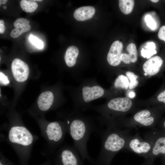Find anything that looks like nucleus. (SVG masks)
Masks as SVG:
<instances>
[{
  "mask_svg": "<svg viewBox=\"0 0 165 165\" xmlns=\"http://www.w3.org/2000/svg\"><path fill=\"white\" fill-rule=\"evenodd\" d=\"M98 132L101 140V148L93 165H111L117 153L125 149L131 135L130 130L106 127Z\"/></svg>",
  "mask_w": 165,
  "mask_h": 165,
  "instance_id": "nucleus-1",
  "label": "nucleus"
},
{
  "mask_svg": "<svg viewBox=\"0 0 165 165\" xmlns=\"http://www.w3.org/2000/svg\"><path fill=\"white\" fill-rule=\"evenodd\" d=\"M68 131L74 141V145L82 159L86 160L92 165L94 160L90 156L87 150V143L92 132L97 130L96 126L80 118L67 120Z\"/></svg>",
  "mask_w": 165,
  "mask_h": 165,
  "instance_id": "nucleus-2",
  "label": "nucleus"
},
{
  "mask_svg": "<svg viewBox=\"0 0 165 165\" xmlns=\"http://www.w3.org/2000/svg\"><path fill=\"white\" fill-rule=\"evenodd\" d=\"M144 138L152 143V149L147 159L154 161L158 157L165 155V132L155 127L144 134Z\"/></svg>",
  "mask_w": 165,
  "mask_h": 165,
  "instance_id": "nucleus-3",
  "label": "nucleus"
},
{
  "mask_svg": "<svg viewBox=\"0 0 165 165\" xmlns=\"http://www.w3.org/2000/svg\"><path fill=\"white\" fill-rule=\"evenodd\" d=\"M152 147V143L150 140L143 139L137 132L135 135H131L125 148L127 150L147 159Z\"/></svg>",
  "mask_w": 165,
  "mask_h": 165,
  "instance_id": "nucleus-4",
  "label": "nucleus"
},
{
  "mask_svg": "<svg viewBox=\"0 0 165 165\" xmlns=\"http://www.w3.org/2000/svg\"><path fill=\"white\" fill-rule=\"evenodd\" d=\"M76 148L73 146H65L57 153L55 165H85Z\"/></svg>",
  "mask_w": 165,
  "mask_h": 165,
  "instance_id": "nucleus-5",
  "label": "nucleus"
},
{
  "mask_svg": "<svg viewBox=\"0 0 165 165\" xmlns=\"http://www.w3.org/2000/svg\"><path fill=\"white\" fill-rule=\"evenodd\" d=\"M8 137L11 143L24 146L31 145L33 139L30 131L26 128L21 126L12 127L9 131Z\"/></svg>",
  "mask_w": 165,
  "mask_h": 165,
  "instance_id": "nucleus-6",
  "label": "nucleus"
},
{
  "mask_svg": "<svg viewBox=\"0 0 165 165\" xmlns=\"http://www.w3.org/2000/svg\"><path fill=\"white\" fill-rule=\"evenodd\" d=\"M67 131V126L55 121L48 124L46 128V133L49 140L56 146L61 142Z\"/></svg>",
  "mask_w": 165,
  "mask_h": 165,
  "instance_id": "nucleus-7",
  "label": "nucleus"
},
{
  "mask_svg": "<svg viewBox=\"0 0 165 165\" xmlns=\"http://www.w3.org/2000/svg\"><path fill=\"white\" fill-rule=\"evenodd\" d=\"M11 68L13 76L16 81L22 82L27 79L30 70L26 63L18 58H15L12 63Z\"/></svg>",
  "mask_w": 165,
  "mask_h": 165,
  "instance_id": "nucleus-8",
  "label": "nucleus"
},
{
  "mask_svg": "<svg viewBox=\"0 0 165 165\" xmlns=\"http://www.w3.org/2000/svg\"><path fill=\"white\" fill-rule=\"evenodd\" d=\"M132 105L131 101L127 97L113 99L107 104L109 109L114 112H128L131 108Z\"/></svg>",
  "mask_w": 165,
  "mask_h": 165,
  "instance_id": "nucleus-9",
  "label": "nucleus"
},
{
  "mask_svg": "<svg viewBox=\"0 0 165 165\" xmlns=\"http://www.w3.org/2000/svg\"><path fill=\"white\" fill-rule=\"evenodd\" d=\"M123 48V43L118 40L114 41L112 44L107 56V61L110 65L116 66L120 64Z\"/></svg>",
  "mask_w": 165,
  "mask_h": 165,
  "instance_id": "nucleus-10",
  "label": "nucleus"
},
{
  "mask_svg": "<svg viewBox=\"0 0 165 165\" xmlns=\"http://www.w3.org/2000/svg\"><path fill=\"white\" fill-rule=\"evenodd\" d=\"M163 61L158 56L150 58L143 66V69L148 75L152 76L157 74L160 71L163 65Z\"/></svg>",
  "mask_w": 165,
  "mask_h": 165,
  "instance_id": "nucleus-11",
  "label": "nucleus"
},
{
  "mask_svg": "<svg viewBox=\"0 0 165 165\" xmlns=\"http://www.w3.org/2000/svg\"><path fill=\"white\" fill-rule=\"evenodd\" d=\"M29 23V20L25 18H20L17 19L13 23L15 28L10 32L11 37L16 38L23 33L29 31L31 28Z\"/></svg>",
  "mask_w": 165,
  "mask_h": 165,
  "instance_id": "nucleus-12",
  "label": "nucleus"
},
{
  "mask_svg": "<svg viewBox=\"0 0 165 165\" xmlns=\"http://www.w3.org/2000/svg\"><path fill=\"white\" fill-rule=\"evenodd\" d=\"M83 98L86 102H88L102 97L104 91L101 86H95L91 87L84 86L82 89Z\"/></svg>",
  "mask_w": 165,
  "mask_h": 165,
  "instance_id": "nucleus-13",
  "label": "nucleus"
},
{
  "mask_svg": "<svg viewBox=\"0 0 165 165\" xmlns=\"http://www.w3.org/2000/svg\"><path fill=\"white\" fill-rule=\"evenodd\" d=\"M95 12V8L92 6H87L80 7L74 11V16L75 20L83 21L91 18Z\"/></svg>",
  "mask_w": 165,
  "mask_h": 165,
  "instance_id": "nucleus-14",
  "label": "nucleus"
},
{
  "mask_svg": "<svg viewBox=\"0 0 165 165\" xmlns=\"http://www.w3.org/2000/svg\"><path fill=\"white\" fill-rule=\"evenodd\" d=\"M54 96L50 91L41 93L37 100V104L39 109L42 111L47 110L50 108L53 101Z\"/></svg>",
  "mask_w": 165,
  "mask_h": 165,
  "instance_id": "nucleus-15",
  "label": "nucleus"
},
{
  "mask_svg": "<svg viewBox=\"0 0 165 165\" xmlns=\"http://www.w3.org/2000/svg\"><path fill=\"white\" fill-rule=\"evenodd\" d=\"M126 49L129 53H122L120 57L121 61L126 64L135 62L138 59V52L135 45L130 43L127 46Z\"/></svg>",
  "mask_w": 165,
  "mask_h": 165,
  "instance_id": "nucleus-16",
  "label": "nucleus"
},
{
  "mask_svg": "<svg viewBox=\"0 0 165 165\" xmlns=\"http://www.w3.org/2000/svg\"><path fill=\"white\" fill-rule=\"evenodd\" d=\"M79 54V50L76 46H71L67 49L64 55V60L67 65L72 67L75 64Z\"/></svg>",
  "mask_w": 165,
  "mask_h": 165,
  "instance_id": "nucleus-17",
  "label": "nucleus"
},
{
  "mask_svg": "<svg viewBox=\"0 0 165 165\" xmlns=\"http://www.w3.org/2000/svg\"><path fill=\"white\" fill-rule=\"evenodd\" d=\"M119 9L126 15L130 14L132 11L134 6L133 0H120L119 1Z\"/></svg>",
  "mask_w": 165,
  "mask_h": 165,
  "instance_id": "nucleus-18",
  "label": "nucleus"
},
{
  "mask_svg": "<svg viewBox=\"0 0 165 165\" xmlns=\"http://www.w3.org/2000/svg\"><path fill=\"white\" fill-rule=\"evenodd\" d=\"M22 9L28 13L34 12L38 7V4L34 0H22L20 2Z\"/></svg>",
  "mask_w": 165,
  "mask_h": 165,
  "instance_id": "nucleus-19",
  "label": "nucleus"
},
{
  "mask_svg": "<svg viewBox=\"0 0 165 165\" xmlns=\"http://www.w3.org/2000/svg\"><path fill=\"white\" fill-rule=\"evenodd\" d=\"M129 82L127 77L123 75H119L116 79L114 86L116 88L127 90L129 87Z\"/></svg>",
  "mask_w": 165,
  "mask_h": 165,
  "instance_id": "nucleus-20",
  "label": "nucleus"
},
{
  "mask_svg": "<svg viewBox=\"0 0 165 165\" xmlns=\"http://www.w3.org/2000/svg\"><path fill=\"white\" fill-rule=\"evenodd\" d=\"M127 77L130 81L129 87L130 89H133L136 87L138 84V81L137 80L138 76L134 73L130 71H127L126 73Z\"/></svg>",
  "mask_w": 165,
  "mask_h": 165,
  "instance_id": "nucleus-21",
  "label": "nucleus"
},
{
  "mask_svg": "<svg viewBox=\"0 0 165 165\" xmlns=\"http://www.w3.org/2000/svg\"><path fill=\"white\" fill-rule=\"evenodd\" d=\"M29 39L31 43L38 49H42L43 47V42L36 37L31 35Z\"/></svg>",
  "mask_w": 165,
  "mask_h": 165,
  "instance_id": "nucleus-22",
  "label": "nucleus"
},
{
  "mask_svg": "<svg viewBox=\"0 0 165 165\" xmlns=\"http://www.w3.org/2000/svg\"><path fill=\"white\" fill-rule=\"evenodd\" d=\"M145 20L147 25L151 29L154 30L156 28V23L151 16L149 15H146Z\"/></svg>",
  "mask_w": 165,
  "mask_h": 165,
  "instance_id": "nucleus-23",
  "label": "nucleus"
},
{
  "mask_svg": "<svg viewBox=\"0 0 165 165\" xmlns=\"http://www.w3.org/2000/svg\"><path fill=\"white\" fill-rule=\"evenodd\" d=\"M157 53L156 50L150 49H146L142 48L141 50V56L144 58H146L149 59L153 55Z\"/></svg>",
  "mask_w": 165,
  "mask_h": 165,
  "instance_id": "nucleus-24",
  "label": "nucleus"
},
{
  "mask_svg": "<svg viewBox=\"0 0 165 165\" xmlns=\"http://www.w3.org/2000/svg\"><path fill=\"white\" fill-rule=\"evenodd\" d=\"M0 83L4 85H7L9 83V81L7 76L1 72H0Z\"/></svg>",
  "mask_w": 165,
  "mask_h": 165,
  "instance_id": "nucleus-25",
  "label": "nucleus"
},
{
  "mask_svg": "<svg viewBox=\"0 0 165 165\" xmlns=\"http://www.w3.org/2000/svg\"><path fill=\"white\" fill-rule=\"evenodd\" d=\"M158 35L160 39L164 41L165 42V25L162 26L160 28Z\"/></svg>",
  "mask_w": 165,
  "mask_h": 165,
  "instance_id": "nucleus-26",
  "label": "nucleus"
},
{
  "mask_svg": "<svg viewBox=\"0 0 165 165\" xmlns=\"http://www.w3.org/2000/svg\"><path fill=\"white\" fill-rule=\"evenodd\" d=\"M158 101L165 105V89L160 92L157 96Z\"/></svg>",
  "mask_w": 165,
  "mask_h": 165,
  "instance_id": "nucleus-27",
  "label": "nucleus"
},
{
  "mask_svg": "<svg viewBox=\"0 0 165 165\" xmlns=\"http://www.w3.org/2000/svg\"><path fill=\"white\" fill-rule=\"evenodd\" d=\"M4 22L2 20H0V33L3 34L5 30Z\"/></svg>",
  "mask_w": 165,
  "mask_h": 165,
  "instance_id": "nucleus-28",
  "label": "nucleus"
},
{
  "mask_svg": "<svg viewBox=\"0 0 165 165\" xmlns=\"http://www.w3.org/2000/svg\"><path fill=\"white\" fill-rule=\"evenodd\" d=\"M158 127L159 128L165 132V119L161 121L159 123V126Z\"/></svg>",
  "mask_w": 165,
  "mask_h": 165,
  "instance_id": "nucleus-29",
  "label": "nucleus"
},
{
  "mask_svg": "<svg viewBox=\"0 0 165 165\" xmlns=\"http://www.w3.org/2000/svg\"><path fill=\"white\" fill-rule=\"evenodd\" d=\"M154 161L150 159L145 160L142 165H154Z\"/></svg>",
  "mask_w": 165,
  "mask_h": 165,
  "instance_id": "nucleus-30",
  "label": "nucleus"
},
{
  "mask_svg": "<svg viewBox=\"0 0 165 165\" xmlns=\"http://www.w3.org/2000/svg\"><path fill=\"white\" fill-rule=\"evenodd\" d=\"M161 156V165H165V155Z\"/></svg>",
  "mask_w": 165,
  "mask_h": 165,
  "instance_id": "nucleus-31",
  "label": "nucleus"
},
{
  "mask_svg": "<svg viewBox=\"0 0 165 165\" xmlns=\"http://www.w3.org/2000/svg\"><path fill=\"white\" fill-rule=\"evenodd\" d=\"M135 95V93L133 92H130L129 93V97L130 98H133L134 97Z\"/></svg>",
  "mask_w": 165,
  "mask_h": 165,
  "instance_id": "nucleus-32",
  "label": "nucleus"
},
{
  "mask_svg": "<svg viewBox=\"0 0 165 165\" xmlns=\"http://www.w3.org/2000/svg\"><path fill=\"white\" fill-rule=\"evenodd\" d=\"M7 0H0V6L1 5V4H5L7 2Z\"/></svg>",
  "mask_w": 165,
  "mask_h": 165,
  "instance_id": "nucleus-33",
  "label": "nucleus"
},
{
  "mask_svg": "<svg viewBox=\"0 0 165 165\" xmlns=\"http://www.w3.org/2000/svg\"><path fill=\"white\" fill-rule=\"evenodd\" d=\"M151 1L154 3H156L158 2L159 1L158 0H151Z\"/></svg>",
  "mask_w": 165,
  "mask_h": 165,
  "instance_id": "nucleus-34",
  "label": "nucleus"
},
{
  "mask_svg": "<svg viewBox=\"0 0 165 165\" xmlns=\"http://www.w3.org/2000/svg\"><path fill=\"white\" fill-rule=\"evenodd\" d=\"M34 1H35V2L36 1H38V2H41V1H42V0H35Z\"/></svg>",
  "mask_w": 165,
  "mask_h": 165,
  "instance_id": "nucleus-35",
  "label": "nucleus"
},
{
  "mask_svg": "<svg viewBox=\"0 0 165 165\" xmlns=\"http://www.w3.org/2000/svg\"><path fill=\"white\" fill-rule=\"evenodd\" d=\"M0 165H5L1 161L0 162Z\"/></svg>",
  "mask_w": 165,
  "mask_h": 165,
  "instance_id": "nucleus-36",
  "label": "nucleus"
},
{
  "mask_svg": "<svg viewBox=\"0 0 165 165\" xmlns=\"http://www.w3.org/2000/svg\"><path fill=\"white\" fill-rule=\"evenodd\" d=\"M3 8H4V9H6V7L5 6H4L3 7Z\"/></svg>",
  "mask_w": 165,
  "mask_h": 165,
  "instance_id": "nucleus-37",
  "label": "nucleus"
},
{
  "mask_svg": "<svg viewBox=\"0 0 165 165\" xmlns=\"http://www.w3.org/2000/svg\"><path fill=\"white\" fill-rule=\"evenodd\" d=\"M144 75H145V76H147V75H147V74H146V73H144Z\"/></svg>",
  "mask_w": 165,
  "mask_h": 165,
  "instance_id": "nucleus-38",
  "label": "nucleus"
}]
</instances>
